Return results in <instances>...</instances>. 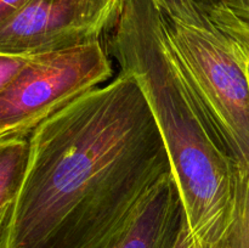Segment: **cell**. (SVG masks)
<instances>
[{
	"mask_svg": "<svg viewBox=\"0 0 249 248\" xmlns=\"http://www.w3.org/2000/svg\"><path fill=\"white\" fill-rule=\"evenodd\" d=\"M106 36L109 56L147 101L192 235L218 247L233 215L237 162L175 57L164 14L155 0H124Z\"/></svg>",
	"mask_w": 249,
	"mask_h": 248,
	"instance_id": "obj_2",
	"label": "cell"
},
{
	"mask_svg": "<svg viewBox=\"0 0 249 248\" xmlns=\"http://www.w3.org/2000/svg\"><path fill=\"white\" fill-rule=\"evenodd\" d=\"M28 136L0 139V208L14 202L28 159Z\"/></svg>",
	"mask_w": 249,
	"mask_h": 248,
	"instance_id": "obj_7",
	"label": "cell"
},
{
	"mask_svg": "<svg viewBox=\"0 0 249 248\" xmlns=\"http://www.w3.org/2000/svg\"><path fill=\"white\" fill-rule=\"evenodd\" d=\"M197 248H204V247H201V246H199L198 243H197ZM209 248H213V247H209ZM214 248H218V247H214Z\"/></svg>",
	"mask_w": 249,
	"mask_h": 248,
	"instance_id": "obj_17",
	"label": "cell"
},
{
	"mask_svg": "<svg viewBox=\"0 0 249 248\" xmlns=\"http://www.w3.org/2000/svg\"><path fill=\"white\" fill-rule=\"evenodd\" d=\"M209 16L216 26L220 27L235 40L243 58L249 78V24L233 15L223 5H218L211 9Z\"/></svg>",
	"mask_w": 249,
	"mask_h": 248,
	"instance_id": "obj_9",
	"label": "cell"
},
{
	"mask_svg": "<svg viewBox=\"0 0 249 248\" xmlns=\"http://www.w3.org/2000/svg\"><path fill=\"white\" fill-rule=\"evenodd\" d=\"M10 206H11V204H10ZM10 206H5L2 207V208H0V235H1V230L2 228H4V224L5 220H6L7 213H9Z\"/></svg>",
	"mask_w": 249,
	"mask_h": 248,
	"instance_id": "obj_16",
	"label": "cell"
},
{
	"mask_svg": "<svg viewBox=\"0 0 249 248\" xmlns=\"http://www.w3.org/2000/svg\"><path fill=\"white\" fill-rule=\"evenodd\" d=\"M165 16V15H164ZM168 39L195 94L237 164H249V78L235 40L206 16H165Z\"/></svg>",
	"mask_w": 249,
	"mask_h": 248,
	"instance_id": "obj_3",
	"label": "cell"
},
{
	"mask_svg": "<svg viewBox=\"0 0 249 248\" xmlns=\"http://www.w3.org/2000/svg\"><path fill=\"white\" fill-rule=\"evenodd\" d=\"M28 1L29 0H0V22L16 14Z\"/></svg>",
	"mask_w": 249,
	"mask_h": 248,
	"instance_id": "obj_14",
	"label": "cell"
},
{
	"mask_svg": "<svg viewBox=\"0 0 249 248\" xmlns=\"http://www.w3.org/2000/svg\"><path fill=\"white\" fill-rule=\"evenodd\" d=\"M195 1H196L202 9L206 10L208 14L209 11H211V9H213L214 6H218L219 5V0H195Z\"/></svg>",
	"mask_w": 249,
	"mask_h": 248,
	"instance_id": "obj_15",
	"label": "cell"
},
{
	"mask_svg": "<svg viewBox=\"0 0 249 248\" xmlns=\"http://www.w3.org/2000/svg\"><path fill=\"white\" fill-rule=\"evenodd\" d=\"M219 5H223L249 24V0H219Z\"/></svg>",
	"mask_w": 249,
	"mask_h": 248,
	"instance_id": "obj_12",
	"label": "cell"
},
{
	"mask_svg": "<svg viewBox=\"0 0 249 248\" xmlns=\"http://www.w3.org/2000/svg\"><path fill=\"white\" fill-rule=\"evenodd\" d=\"M163 14L172 19L195 21L208 14L195 0H155Z\"/></svg>",
	"mask_w": 249,
	"mask_h": 248,
	"instance_id": "obj_10",
	"label": "cell"
},
{
	"mask_svg": "<svg viewBox=\"0 0 249 248\" xmlns=\"http://www.w3.org/2000/svg\"><path fill=\"white\" fill-rule=\"evenodd\" d=\"M31 56H16L0 53V92L16 77Z\"/></svg>",
	"mask_w": 249,
	"mask_h": 248,
	"instance_id": "obj_11",
	"label": "cell"
},
{
	"mask_svg": "<svg viewBox=\"0 0 249 248\" xmlns=\"http://www.w3.org/2000/svg\"><path fill=\"white\" fill-rule=\"evenodd\" d=\"M112 74L101 39L31 55L0 92V139L29 136L73 100L111 80Z\"/></svg>",
	"mask_w": 249,
	"mask_h": 248,
	"instance_id": "obj_4",
	"label": "cell"
},
{
	"mask_svg": "<svg viewBox=\"0 0 249 248\" xmlns=\"http://www.w3.org/2000/svg\"><path fill=\"white\" fill-rule=\"evenodd\" d=\"M235 208L218 248H249V164H237Z\"/></svg>",
	"mask_w": 249,
	"mask_h": 248,
	"instance_id": "obj_8",
	"label": "cell"
},
{
	"mask_svg": "<svg viewBox=\"0 0 249 248\" xmlns=\"http://www.w3.org/2000/svg\"><path fill=\"white\" fill-rule=\"evenodd\" d=\"M173 248H197V241L192 235L189 225H187L186 218L182 219L181 226H180L179 233H178L177 241H175Z\"/></svg>",
	"mask_w": 249,
	"mask_h": 248,
	"instance_id": "obj_13",
	"label": "cell"
},
{
	"mask_svg": "<svg viewBox=\"0 0 249 248\" xmlns=\"http://www.w3.org/2000/svg\"><path fill=\"white\" fill-rule=\"evenodd\" d=\"M28 141L0 248H108L172 174L147 101L123 71L44 121Z\"/></svg>",
	"mask_w": 249,
	"mask_h": 248,
	"instance_id": "obj_1",
	"label": "cell"
},
{
	"mask_svg": "<svg viewBox=\"0 0 249 248\" xmlns=\"http://www.w3.org/2000/svg\"><path fill=\"white\" fill-rule=\"evenodd\" d=\"M184 215L177 184L169 174L148 192L125 230L108 248H173Z\"/></svg>",
	"mask_w": 249,
	"mask_h": 248,
	"instance_id": "obj_6",
	"label": "cell"
},
{
	"mask_svg": "<svg viewBox=\"0 0 249 248\" xmlns=\"http://www.w3.org/2000/svg\"><path fill=\"white\" fill-rule=\"evenodd\" d=\"M124 0H29L0 22V53L31 56L99 40Z\"/></svg>",
	"mask_w": 249,
	"mask_h": 248,
	"instance_id": "obj_5",
	"label": "cell"
}]
</instances>
